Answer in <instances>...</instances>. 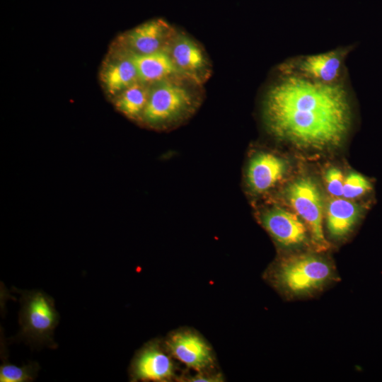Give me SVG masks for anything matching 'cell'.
<instances>
[{
    "label": "cell",
    "instance_id": "obj_3",
    "mask_svg": "<svg viewBox=\"0 0 382 382\" xmlns=\"http://www.w3.org/2000/svg\"><path fill=\"white\" fill-rule=\"evenodd\" d=\"M18 322L20 331L15 339L33 347H47L56 349L54 331L59 323V315L54 300L41 290L21 291Z\"/></svg>",
    "mask_w": 382,
    "mask_h": 382
},
{
    "label": "cell",
    "instance_id": "obj_14",
    "mask_svg": "<svg viewBox=\"0 0 382 382\" xmlns=\"http://www.w3.org/2000/svg\"><path fill=\"white\" fill-rule=\"evenodd\" d=\"M100 79L106 92L112 97L139 81L136 66L125 51L103 66Z\"/></svg>",
    "mask_w": 382,
    "mask_h": 382
},
{
    "label": "cell",
    "instance_id": "obj_9",
    "mask_svg": "<svg viewBox=\"0 0 382 382\" xmlns=\"http://www.w3.org/2000/svg\"><path fill=\"white\" fill-rule=\"evenodd\" d=\"M176 33L174 28L163 19L147 21L123 35L124 51L146 54L166 50Z\"/></svg>",
    "mask_w": 382,
    "mask_h": 382
},
{
    "label": "cell",
    "instance_id": "obj_17",
    "mask_svg": "<svg viewBox=\"0 0 382 382\" xmlns=\"http://www.w3.org/2000/svg\"><path fill=\"white\" fill-rule=\"evenodd\" d=\"M1 356L2 364L0 366L1 382H29L34 381L40 370V366L36 361H31L21 366L11 364L7 360L5 343L1 344Z\"/></svg>",
    "mask_w": 382,
    "mask_h": 382
},
{
    "label": "cell",
    "instance_id": "obj_12",
    "mask_svg": "<svg viewBox=\"0 0 382 382\" xmlns=\"http://www.w3.org/2000/svg\"><path fill=\"white\" fill-rule=\"evenodd\" d=\"M285 170L286 165L282 158L270 153H259L250 161L247 172L248 185L255 192H264L283 177Z\"/></svg>",
    "mask_w": 382,
    "mask_h": 382
},
{
    "label": "cell",
    "instance_id": "obj_10",
    "mask_svg": "<svg viewBox=\"0 0 382 382\" xmlns=\"http://www.w3.org/2000/svg\"><path fill=\"white\" fill-rule=\"evenodd\" d=\"M165 347L172 357L195 371H206L214 364L209 345L199 334L189 330L170 334Z\"/></svg>",
    "mask_w": 382,
    "mask_h": 382
},
{
    "label": "cell",
    "instance_id": "obj_16",
    "mask_svg": "<svg viewBox=\"0 0 382 382\" xmlns=\"http://www.w3.org/2000/svg\"><path fill=\"white\" fill-rule=\"evenodd\" d=\"M151 85L137 81L115 97L117 110L132 120H141L146 106Z\"/></svg>",
    "mask_w": 382,
    "mask_h": 382
},
{
    "label": "cell",
    "instance_id": "obj_11",
    "mask_svg": "<svg viewBox=\"0 0 382 382\" xmlns=\"http://www.w3.org/2000/svg\"><path fill=\"white\" fill-rule=\"evenodd\" d=\"M265 229L280 245L293 247L307 240L306 225L294 213L280 208L267 211L262 217Z\"/></svg>",
    "mask_w": 382,
    "mask_h": 382
},
{
    "label": "cell",
    "instance_id": "obj_2",
    "mask_svg": "<svg viewBox=\"0 0 382 382\" xmlns=\"http://www.w3.org/2000/svg\"><path fill=\"white\" fill-rule=\"evenodd\" d=\"M270 277L282 293L300 296L321 289L333 279L334 271L323 258L302 254L282 260L270 271Z\"/></svg>",
    "mask_w": 382,
    "mask_h": 382
},
{
    "label": "cell",
    "instance_id": "obj_8",
    "mask_svg": "<svg viewBox=\"0 0 382 382\" xmlns=\"http://www.w3.org/2000/svg\"><path fill=\"white\" fill-rule=\"evenodd\" d=\"M167 51L183 77L201 86L209 76L210 64L206 54L188 36L176 33Z\"/></svg>",
    "mask_w": 382,
    "mask_h": 382
},
{
    "label": "cell",
    "instance_id": "obj_1",
    "mask_svg": "<svg viewBox=\"0 0 382 382\" xmlns=\"http://www.w3.org/2000/svg\"><path fill=\"white\" fill-rule=\"evenodd\" d=\"M278 73L264 100L265 120L272 134L299 149L339 146L351 125L346 83L324 86Z\"/></svg>",
    "mask_w": 382,
    "mask_h": 382
},
{
    "label": "cell",
    "instance_id": "obj_4",
    "mask_svg": "<svg viewBox=\"0 0 382 382\" xmlns=\"http://www.w3.org/2000/svg\"><path fill=\"white\" fill-rule=\"evenodd\" d=\"M183 77H174L151 85L149 100L141 120L150 126L170 123L190 112L195 98Z\"/></svg>",
    "mask_w": 382,
    "mask_h": 382
},
{
    "label": "cell",
    "instance_id": "obj_7",
    "mask_svg": "<svg viewBox=\"0 0 382 382\" xmlns=\"http://www.w3.org/2000/svg\"><path fill=\"white\" fill-rule=\"evenodd\" d=\"M166 347L157 340L146 343L130 364L132 381H168L175 376V366Z\"/></svg>",
    "mask_w": 382,
    "mask_h": 382
},
{
    "label": "cell",
    "instance_id": "obj_20",
    "mask_svg": "<svg viewBox=\"0 0 382 382\" xmlns=\"http://www.w3.org/2000/svg\"><path fill=\"white\" fill-rule=\"evenodd\" d=\"M190 381H207V382H209V381H213V382H215V381H221L220 379H221V378L219 376H211V375H207L206 376L205 374H199L195 376H193V377H191L189 378Z\"/></svg>",
    "mask_w": 382,
    "mask_h": 382
},
{
    "label": "cell",
    "instance_id": "obj_5",
    "mask_svg": "<svg viewBox=\"0 0 382 382\" xmlns=\"http://www.w3.org/2000/svg\"><path fill=\"white\" fill-rule=\"evenodd\" d=\"M352 49V45H347L323 53L293 57L283 62L278 71L317 84L342 85L346 83L345 62Z\"/></svg>",
    "mask_w": 382,
    "mask_h": 382
},
{
    "label": "cell",
    "instance_id": "obj_19",
    "mask_svg": "<svg viewBox=\"0 0 382 382\" xmlns=\"http://www.w3.org/2000/svg\"><path fill=\"white\" fill-rule=\"evenodd\" d=\"M345 177L336 168H331L325 173V180L328 192L335 197L343 195Z\"/></svg>",
    "mask_w": 382,
    "mask_h": 382
},
{
    "label": "cell",
    "instance_id": "obj_18",
    "mask_svg": "<svg viewBox=\"0 0 382 382\" xmlns=\"http://www.w3.org/2000/svg\"><path fill=\"white\" fill-rule=\"evenodd\" d=\"M371 189L369 181L359 173H349L345 178L343 195L345 198L358 197Z\"/></svg>",
    "mask_w": 382,
    "mask_h": 382
},
{
    "label": "cell",
    "instance_id": "obj_15",
    "mask_svg": "<svg viewBox=\"0 0 382 382\" xmlns=\"http://www.w3.org/2000/svg\"><path fill=\"white\" fill-rule=\"evenodd\" d=\"M359 207L344 199H331L326 211L327 228L334 238H342L352 228L359 216Z\"/></svg>",
    "mask_w": 382,
    "mask_h": 382
},
{
    "label": "cell",
    "instance_id": "obj_13",
    "mask_svg": "<svg viewBox=\"0 0 382 382\" xmlns=\"http://www.w3.org/2000/svg\"><path fill=\"white\" fill-rule=\"evenodd\" d=\"M127 53L136 66L139 81L145 83L152 85L166 79L183 77L167 50L146 54Z\"/></svg>",
    "mask_w": 382,
    "mask_h": 382
},
{
    "label": "cell",
    "instance_id": "obj_6",
    "mask_svg": "<svg viewBox=\"0 0 382 382\" xmlns=\"http://www.w3.org/2000/svg\"><path fill=\"white\" fill-rule=\"evenodd\" d=\"M286 192L289 203L308 226L313 243L320 249H326L322 201L316 183L308 178H300L289 186Z\"/></svg>",
    "mask_w": 382,
    "mask_h": 382
}]
</instances>
